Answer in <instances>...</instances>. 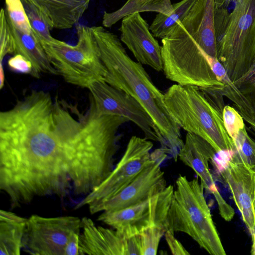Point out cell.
Wrapping results in <instances>:
<instances>
[{"label": "cell", "mask_w": 255, "mask_h": 255, "mask_svg": "<svg viewBox=\"0 0 255 255\" xmlns=\"http://www.w3.org/2000/svg\"><path fill=\"white\" fill-rule=\"evenodd\" d=\"M90 103L81 111L32 90L0 112V169L20 192L32 199L86 196L110 175L127 120L101 115Z\"/></svg>", "instance_id": "cell-1"}, {"label": "cell", "mask_w": 255, "mask_h": 255, "mask_svg": "<svg viewBox=\"0 0 255 255\" xmlns=\"http://www.w3.org/2000/svg\"><path fill=\"white\" fill-rule=\"evenodd\" d=\"M90 29L107 70L104 81L141 105L164 138L163 148L177 159L184 142L180 128L166 108L164 94L154 85L142 65L128 56L117 35L102 26Z\"/></svg>", "instance_id": "cell-2"}, {"label": "cell", "mask_w": 255, "mask_h": 255, "mask_svg": "<svg viewBox=\"0 0 255 255\" xmlns=\"http://www.w3.org/2000/svg\"><path fill=\"white\" fill-rule=\"evenodd\" d=\"M170 114L180 128L207 141L217 153L235 152V143L225 128L223 114L199 88L174 84L164 94Z\"/></svg>", "instance_id": "cell-3"}, {"label": "cell", "mask_w": 255, "mask_h": 255, "mask_svg": "<svg viewBox=\"0 0 255 255\" xmlns=\"http://www.w3.org/2000/svg\"><path fill=\"white\" fill-rule=\"evenodd\" d=\"M204 190L198 177L189 180L185 175L178 176L167 215V230L187 234L210 255H226Z\"/></svg>", "instance_id": "cell-4"}, {"label": "cell", "mask_w": 255, "mask_h": 255, "mask_svg": "<svg viewBox=\"0 0 255 255\" xmlns=\"http://www.w3.org/2000/svg\"><path fill=\"white\" fill-rule=\"evenodd\" d=\"M163 71L168 80L199 88L222 87L214 73L213 59L183 27L180 21L162 39Z\"/></svg>", "instance_id": "cell-5"}, {"label": "cell", "mask_w": 255, "mask_h": 255, "mask_svg": "<svg viewBox=\"0 0 255 255\" xmlns=\"http://www.w3.org/2000/svg\"><path fill=\"white\" fill-rule=\"evenodd\" d=\"M76 29V45L55 38L40 41L50 63L67 83L88 88L94 81H104L107 70L90 27L78 24Z\"/></svg>", "instance_id": "cell-6"}, {"label": "cell", "mask_w": 255, "mask_h": 255, "mask_svg": "<svg viewBox=\"0 0 255 255\" xmlns=\"http://www.w3.org/2000/svg\"><path fill=\"white\" fill-rule=\"evenodd\" d=\"M217 52L232 82L248 71L255 56V0H240Z\"/></svg>", "instance_id": "cell-7"}, {"label": "cell", "mask_w": 255, "mask_h": 255, "mask_svg": "<svg viewBox=\"0 0 255 255\" xmlns=\"http://www.w3.org/2000/svg\"><path fill=\"white\" fill-rule=\"evenodd\" d=\"M152 141L145 137L132 136L126 150L108 177L85 196L75 206H87L91 214L95 209L124 189L140 173L151 160Z\"/></svg>", "instance_id": "cell-8"}, {"label": "cell", "mask_w": 255, "mask_h": 255, "mask_svg": "<svg viewBox=\"0 0 255 255\" xmlns=\"http://www.w3.org/2000/svg\"><path fill=\"white\" fill-rule=\"evenodd\" d=\"M174 188L171 185L158 193L130 207L103 212L98 220L129 238L153 227L167 229V218Z\"/></svg>", "instance_id": "cell-9"}, {"label": "cell", "mask_w": 255, "mask_h": 255, "mask_svg": "<svg viewBox=\"0 0 255 255\" xmlns=\"http://www.w3.org/2000/svg\"><path fill=\"white\" fill-rule=\"evenodd\" d=\"M88 89L90 92V98L99 114L125 118L140 129L145 138L159 142L162 147L164 146L165 141L159 130L135 99L103 80L93 82Z\"/></svg>", "instance_id": "cell-10"}, {"label": "cell", "mask_w": 255, "mask_h": 255, "mask_svg": "<svg viewBox=\"0 0 255 255\" xmlns=\"http://www.w3.org/2000/svg\"><path fill=\"white\" fill-rule=\"evenodd\" d=\"M81 230V219L77 217L33 215L27 220L22 249L33 255H65L70 237Z\"/></svg>", "instance_id": "cell-11"}, {"label": "cell", "mask_w": 255, "mask_h": 255, "mask_svg": "<svg viewBox=\"0 0 255 255\" xmlns=\"http://www.w3.org/2000/svg\"><path fill=\"white\" fill-rule=\"evenodd\" d=\"M167 153L163 148L151 153V160L135 179L115 196L98 206L93 214L130 207L164 190L167 185L160 165Z\"/></svg>", "instance_id": "cell-12"}, {"label": "cell", "mask_w": 255, "mask_h": 255, "mask_svg": "<svg viewBox=\"0 0 255 255\" xmlns=\"http://www.w3.org/2000/svg\"><path fill=\"white\" fill-rule=\"evenodd\" d=\"M220 172L245 224L251 234L255 233V169L236 151Z\"/></svg>", "instance_id": "cell-13"}, {"label": "cell", "mask_w": 255, "mask_h": 255, "mask_svg": "<svg viewBox=\"0 0 255 255\" xmlns=\"http://www.w3.org/2000/svg\"><path fill=\"white\" fill-rule=\"evenodd\" d=\"M216 153L213 147L203 138L187 132L178 158L195 172L204 189L213 195L222 218L230 221L235 212L219 192L209 168V162L214 161Z\"/></svg>", "instance_id": "cell-14"}, {"label": "cell", "mask_w": 255, "mask_h": 255, "mask_svg": "<svg viewBox=\"0 0 255 255\" xmlns=\"http://www.w3.org/2000/svg\"><path fill=\"white\" fill-rule=\"evenodd\" d=\"M79 255H141L139 236L127 238L116 230L96 225L92 219H81Z\"/></svg>", "instance_id": "cell-15"}, {"label": "cell", "mask_w": 255, "mask_h": 255, "mask_svg": "<svg viewBox=\"0 0 255 255\" xmlns=\"http://www.w3.org/2000/svg\"><path fill=\"white\" fill-rule=\"evenodd\" d=\"M119 30L121 41L131 51L138 62L157 71H163L161 46L140 13L124 17Z\"/></svg>", "instance_id": "cell-16"}, {"label": "cell", "mask_w": 255, "mask_h": 255, "mask_svg": "<svg viewBox=\"0 0 255 255\" xmlns=\"http://www.w3.org/2000/svg\"><path fill=\"white\" fill-rule=\"evenodd\" d=\"M214 2L215 0H196L180 23L208 55L218 58L214 23Z\"/></svg>", "instance_id": "cell-17"}, {"label": "cell", "mask_w": 255, "mask_h": 255, "mask_svg": "<svg viewBox=\"0 0 255 255\" xmlns=\"http://www.w3.org/2000/svg\"><path fill=\"white\" fill-rule=\"evenodd\" d=\"M221 81L222 87L218 89L224 97L230 100L242 116L255 123V56L248 71L234 82L227 74Z\"/></svg>", "instance_id": "cell-18"}, {"label": "cell", "mask_w": 255, "mask_h": 255, "mask_svg": "<svg viewBox=\"0 0 255 255\" xmlns=\"http://www.w3.org/2000/svg\"><path fill=\"white\" fill-rule=\"evenodd\" d=\"M7 21L14 41V55L20 54L31 62L33 70L31 76L39 78L42 73L59 75L50 63L39 39L34 31H22L8 19Z\"/></svg>", "instance_id": "cell-19"}, {"label": "cell", "mask_w": 255, "mask_h": 255, "mask_svg": "<svg viewBox=\"0 0 255 255\" xmlns=\"http://www.w3.org/2000/svg\"><path fill=\"white\" fill-rule=\"evenodd\" d=\"M46 15L52 28L66 29L77 25L91 0H31Z\"/></svg>", "instance_id": "cell-20"}, {"label": "cell", "mask_w": 255, "mask_h": 255, "mask_svg": "<svg viewBox=\"0 0 255 255\" xmlns=\"http://www.w3.org/2000/svg\"><path fill=\"white\" fill-rule=\"evenodd\" d=\"M27 219L4 210L0 211V255H19Z\"/></svg>", "instance_id": "cell-21"}, {"label": "cell", "mask_w": 255, "mask_h": 255, "mask_svg": "<svg viewBox=\"0 0 255 255\" xmlns=\"http://www.w3.org/2000/svg\"><path fill=\"white\" fill-rule=\"evenodd\" d=\"M172 10L171 0H128L116 11L105 12L102 24L111 27L124 17L134 13L152 11L168 15Z\"/></svg>", "instance_id": "cell-22"}, {"label": "cell", "mask_w": 255, "mask_h": 255, "mask_svg": "<svg viewBox=\"0 0 255 255\" xmlns=\"http://www.w3.org/2000/svg\"><path fill=\"white\" fill-rule=\"evenodd\" d=\"M196 0H181L172 4V10L169 14L158 13L149 26L155 37L163 38L189 13Z\"/></svg>", "instance_id": "cell-23"}, {"label": "cell", "mask_w": 255, "mask_h": 255, "mask_svg": "<svg viewBox=\"0 0 255 255\" xmlns=\"http://www.w3.org/2000/svg\"><path fill=\"white\" fill-rule=\"evenodd\" d=\"M31 27L40 41L53 39L50 33L53 28L42 9L31 0H21Z\"/></svg>", "instance_id": "cell-24"}, {"label": "cell", "mask_w": 255, "mask_h": 255, "mask_svg": "<svg viewBox=\"0 0 255 255\" xmlns=\"http://www.w3.org/2000/svg\"><path fill=\"white\" fill-rule=\"evenodd\" d=\"M240 0H215L214 23L216 43L223 37L232 15Z\"/></svg>", "instance_id": "cell-25"}, {"label": "cell", "mask_w": 255, "mask_h": 255, "mask_svg": "<svg viewBox=\"0 0 255 255\" xmlns=\"http://www.w3.org/2000/svg\"><path fill=\"white\" fill-rule=\"evenodd\" d=\"M5 3L7 19L22 31H32L21 0H5Z\"/></svg>", "instance_id": "cell-26"}, {"label": "cell", "mask_w": 255, "mask_h": 255, "mask_svg": "<svg viewBox=\"0 0 255 255\" xmlns=\"http://www.w3.org/2000/svg\"><path fill=\"white\" fill-rule=\"evenodd\" d=\"M166 231L163 227H153L138 235L141 255H156L160 242Z\"/></svg>", "instance_id": "cell-27"}, {"label": "cell", "mask_w": 255, "mask_h": 255, "mask_svg": "<svg viewBox=\"0 0 255 255\" xmlns=\"http://www.w3.org/2000/svg\"><path fill=\"white\" fill-rule=\"evenodd\" d=\"M237 151L247 163L255 169V140L248 133L246 126L233 138Z\"/></svg>", "instance_id": "cell-28"}, {"label": "cell", "mask_w": 255, "mask_h": 255, "mask_svg": "<svg viewBox=\"0 0 255 255\" xmlns=\"http://www.w3.org/2000/svg\"><path fill=\"white\" fill-rule=\"evenodd\" d=\"M14 41L8 24L5 9L0 12V62L7 54H14Z\"/></svg>", "instance_id": "cell-29"}, {"label": "cell", "mask_w": 255, "mask_h": 255, "mask_svg": "<svg viewBox=\"0 0 255 255\" xmlns=\"http://www.w3.org/2000/svg\"><path fill=\"white\" fill-rule=\"evenodd\" d=\"M223 118L225 128L232 139L246 126L242 116L234 108L229 105L224 108Z\"/></svg>", "instance_id": "cell-30"}, {"label": "cell", "mask_w": 255, "mask_h": 255, "mask_svg": "<svg viewBox=\"0 0 255 255\" xmlns=\"http://www.w3.org/2000/svg\"><path fill=\"white\" fill-rule=\"evenodd\" d=\"M7 65L12 71L23 74L31 75L33 66L31 62L20 54H14L10 57Z\"/></svg>", "instance_id": "cell-31"}, {"label": "cell", "mask_w": 255, "mask_h": 255, "mask_svg": "<svg viewBox=\"0 0 255 255\" xmlns=\"http://www.w3.org/2000/svg\"><path fill=\"white\" fill-rule=\"evenodd\" d=\"M174 233L170 230H167L164 236L171 254L174 255H190L181 243L175 237Z\"/></svg>", "instance_id": "cell-32"}, {"label": "cell", "mask_w": 255, "mask_h": 255, "mask_svg": "<svg viewBox=\"0 0 255 255\" xmlns=\"http://www.w3.org/2000/svg\"><path fill=\"white\" fill-rule=\"evenodd\" d=\"M81 231L73 233L70 237L65 249V255H79V238Z\"/></svg>", "instance_id": "cell-33"}, {"label": "cell", "mask_w": 255, "mask_h": 255, "mask_svg": "<svg viewBox=\"0 0 255 255\" xmlns=\"http://www.w3.org/2000/svg\"><path fill=\"white\" fill-rule=\"evenodd\" d=\"M4 82V74L3 70L2 63L0 64V88L2 89Z\"/></svg>", "instance_id": "cell-34"}, {"label": "cell", "mask_w": 255, "mask_h": 255, "mask_svg": "<svg viewBox=\"0 0 255 255\" xmlns=\"http://www.w3.org/2000/svg\"><path fill=\"white\" fill-rule=\"evenodd\" d=\"M244 120L249 124L250 127L252 128V130L255 134V123L248 119H244Z\"/></svg>", "instance_id": "cell-35"}, {"label": "cell", "mask_w": 255, "mask_h": 255, "mask_svg": "<svg viewBox=\"0 0 255 255\" xmlns=\"http://www.w3.org/2000/svg\"><path fill=\"white\" fill-rule=\"evenodd\" d=\"M252 236L253 245L251 250V254L255 255V233L251 234Z\"/></svg>", "instance_id": "cell-36"}]
</instances>
